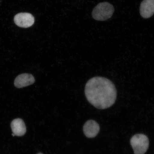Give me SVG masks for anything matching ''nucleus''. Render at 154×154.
<instances>
[{"label":"nucleus","instance_id":"obj_3","mask_svg":"<svg viewBox=\"0 0 154 154\" xmlns=\"http://www.w3.org/2000/svg\"><path fill=\"white\" fill-rule=\"evenodd\" d=\"M130 143L134 154H145L149 149V138L143 134L135 135L131 138Z\"/></svg>","mask_w":154,"mask_h":154},{"label":"nucleus","instance_id":"obj_2","mask_svg":"<svg viewBox=\"0 0 154 154\" xmlns=\"http://www.w3.org/2000/svg\"><path fill=\"white\" fill-rule=\"evenodd\" d=\"M113 6L108 2L100 3L96 5L92 12V16L95 20L104 21L110 18L114 11Z\"/></svg>","mask_w":154,"mask_h":154},{"label":"nucleus","instance_id":"obj_4","mask_svg":"<svg viewBox=\"0 0 154 154\" xmlns=\"http://www.w3.org/2000/svg\"><path fill=\"white\" fill-rule=\"evenodd\" d=\"M14 22L17 26L23 28H28L34 24V18L29 13H20L15 15Z\"/></svg>","mask_w":154,"mask_h":154},{"label":"nucleus","instance_id":"obj_1","mask_svg":"<svg viewBox=\"0 0 154 154\" xmlns=\"http://www.w3.org/2000/svg\"><path fill=\"white\" fill-rule=\"evenodd\" d=\"M85 92L88 101L96 108L105 109L114 104L117 98L114 84L102 77H95L88 81Z\"/></svg>","mask_w":154,"mask_h":154},{"label":"nucleus","instance_id":"obj_7","mask_svg":"<svg viewBox=\"0 0 154 154\" xmlns=\"http://www.w3.org/2000/svg\"><path fill=\"white\" fill-rule=\"evenodd\" d=\"M99 125L95 121L88 120L84 125V132L85 135L88 138L95 137L99 133Z\"/></svg>","mask_w":154,"mask_h":154},{"label":"nucleus","instance_id":"obj_5","mask_svg":"<svg viewBox=\"0 0 154 154\" xmlns=\"http://www.w3.org/2000/svg\"><path fill=\"white\" fill-rule=\"evenodd\" d=\"M35 82V79L32 75L24 73L19 75L15 78L14 84L17 88H21L31 85Z\"/></svg>","mask_w":154,"mask_h":154},{"label":"nucleus","instance_id":"obj_9","mask_svg":"<svg viewBox=\"0 0 154 154\" xmlns=\"http://www.w3.org/2000/svg\"><path fill=\"white\" fill-rule=\"evenodd\" d=\"M12 136L13 137L15 136L14 134H13V133L12 134Z\"/></svg>","mask_w":154,"mask_h":154},{"label":"nucleus","instance_id":"obj_8","mask_svg":"<svg viewBox=\"0 0 154 154\" xmlns=\"http://www.w3.org/2000/svg\"><path fill=\"white\" fill-rule=\"evenodd\" d=\"M11 128L15 136H24L26 132V127L24 121L21 119H15L11 122Z\"/></svg>","mask_w":154,"mask_h":154},{"label":"nucleus","instance_id":"obj_6","mask_svg":"<svg viewBox=\"0 0 154 154\" xmlns=\"http://www.w3.org/2000/svg\"><path fill=\"white\" fill-rule=\"evenodd\" d=\"M140 13L144 18H149L154 14V0H143L140 4Z\"/></svg>","mask_w":154,"mask_h":154},{"label":"nucleus","instance_id":"obj_10","mask_svg":"<svg viewBox=\"0 0 154 154\" xmlns=\"http://www.w3.org/2000/svg\"><path fill=\"white\" fill-rule=\"evenodd\" d=\"M38 154H43L42 153H38Z\"/></svg>","mask_w":154,"mask_h":154}]
</instances>
